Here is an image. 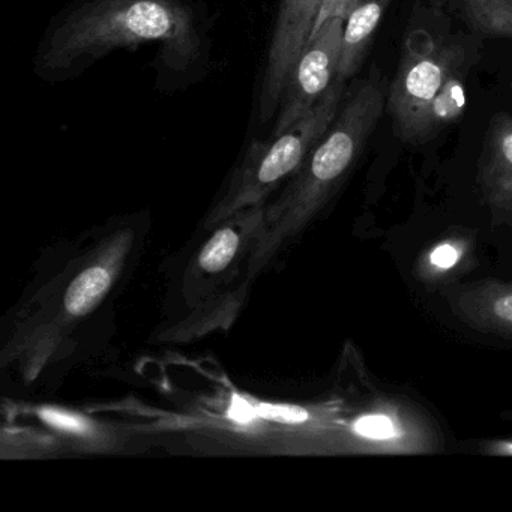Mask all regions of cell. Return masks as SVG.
<instances>
[{
    "label": "cell",
    "mask_w": 512,
    "mask_h": 512,
    "mask_svg": "<svg viewBox=\"0 0 512 512\" xmlns=\"http://www.w3.org/2000/svg\"><path fill=\"white\" fill-rule=\"evenodd\" d=\"M158 43L175 73L193 68L203 53L196 14L182 0H85L44 38L38 71L49 79L85 70L116 49Z\"/></svg>",
    "instance_id": "1"
},
{
    "label": "cell",
    "mask_w": 512,
    "mask_h": 512,
    "mask_svg": "<svg viewBox=\"0 0 512 512\" xmlns=\"http://www.w3.org/2000/svg\"><path fill=\"white\" fill-rule=\"evenodd\" d=\"M478 52L473 37L433 38L422 29L407 37L386 98V112L403 142H430L461 118Z\"/></svg>",
    "instance_id": "2"
},
{
    "label": "cell",
    "mask_w": 512,
    "mask_h": 512,
    "mask_svg": "<svg viewBox=\"0 0 512 512\" xmlns=\"http://www.w3.org/2000/svg\"><path fill=\"white\" fill-rule=\"evenodd\" d=\"M343 49V19L323 23L310 37L307 47L293 67L283 95L272 136L284 133L307 115L337 80Z\"/></svg>",
    "instance_id": "3"
},
{
    "label": "cell",
    "mask_w": 512,
    "mask_h": 512,
    "mask_svg": "<svg viewBox=\"0 0 512 512\" xmlns=\"http://www.w3.org/2000/svg\"><path fill=\"white\" fill-rule=\"evenodd\" d=\"M323 0H281L259 100L260 122L280 107L284 86L313 34Z\"/></svg>",
    "instance_id": "4"
},
{
    "label": "cell",
    "mask_w": 512,
    "mask_h": 512,
    "mask_svg": "<svg viewBox=\"0 0 512 512\" xmlns=\"http://www.w3.org/2000/svg\"><path fill=\"white\" fill-rule=\"evenodd\" d=\"M482 197L494 217L512 221V118L497 113L485 133L478 166Z\"/></svg>",
    "instance_id": "5"
},
{
    "label": "cell",
    "mask_w": 512,
    "mask_h": 512,
    "mask_svg": "<svg viewBox=\"0 0 512 512\" xmlns=\"http://www.w3.org/2000/svg\"><path fill=\"white\" fill-rule=\"evenodd\" d=\"M454 313L476 331L512 338V283L481 280L452 296Z\"/></svg>",
    "instance_id": "6"
},
{
    "label": "cell",
    "mask_w": 512,
    "mask_h": 512,
    "mask_svg": "<svg viewBox=\"0 0 512 512\" xmlns=\"http://www.w3.org/2000/svg\"><path fill=\"white\" fill-rule=\"evenodd\" d=\"M389 2L391 0H353L350 4L343 17V49L338 82L346 83L358 73Z\"/></svg>",
    "instance_id": "7"
},
{
    "label": "cell",
    "mask_w": 512,
    "mask_h": 512,
    "mask_svg": "<svg viewBox=\"0 0 512 512\" xmlns=\"http://www.w3.org/2000/svg\"><path fill=\"white\" fill-rule=\"evenodd\" d=\"M478 34L512 38V0H446Z\"/></svg>",
    "instance_id": "8"
},
{
    "label": "cell",
    "mask_w": 512,
    "mask_h": 512,
    "mask_svg": "<svg viewBox=\"0 0 512 512\" xmlns=\"http://www.w3.org/2000/svg\"><path fill=\"white\" fill-rule=\"evenodd\" d=\"M110 287L106 269L91 268L82 272L65 293V308L74 316H85L97 307Z\"/></svg>",
    "instance_id": "9"
},
{
    "label": "cell",
    "mask_w": 512,
    "mask_h": 512,
    "mask_svg": "<svg viewBox=\"0 0 512 512\" xmlns=\"http://www.w3.org/2000/svg\"><path fill=\"white\" fill-rule=\"evenodd\" d=\"M238 244V235L232 229L220 230L200 253V266L208 272L223 271L232 262L238 250Z\"/></svg>",
    "instance_id": "10"
},
{
    "label": "cell",
    "mask_w": 512,
    "mask_h": 512,
    "mask_svg": "<svg viewBox=\"0 0 512 512\" xmlns=\"http://www.w3.org/2000/svg\"><path fill=\"white\" fill-rule=\"evenodd\" d=\"M464 257L463 241L445 239L434 245L425 257L424 269L428 274H445L454 269Z\"/></svg>",
    "instance_id": "11"
},
{
    "label": "cell",
    "mask_w": 512,
    "mask_h": 512,
    "mask_svg": "<svg viewBox=\"0 0 512 512\" xmlns=\"http://www.w3.org/2000/svg\"><path fill=\"white\" fill-rule=\"evenodd\" d=\"M353 431L362 439L373 440V442H389L400 437L397 424L386 413L362 416L353 424Z\"/></svg>",
    "instance_id": "12"
},
{
    "label": "cell",
    "mask_w": 512,
    "mask_h": 512,
    "mask_svg": "<svg viewBox=\"0 0 512 512\" xmlns=\"http://www.w3.org/2000/svg\"><path fill=\"white\" fill-rule=\"evenodd\" d=\"M257 415L268 421L281 422V424H301L308 419V412L301 407L280 406V404H257Z\"/></svg>",
    "instance_id": "13"
},
{
    "label": "cell",
    "mask_w": 512,
    "mask_h": 512,
    "mask_svg": "<svg viewBox=\"0 0 512 512\" xmlns=\"http://www.w3.org/2000/svg\"><path fill=\"white\" fill-rule=\"evenodd\" d=\"M41 419L59 430L73 431V433H83L86 430V422L83 419L77 418L76 415L71 413L62 412L56 409H43L40 410Z\"/></svg>",
    "instance_id": "14"
},
{
    "label": "cell",
    "mask_w": 512,
    "mask_h": 512,
    "mask_svg": "<svg viewBox=\"0 0 512 512\" xmlns=\"http://www.w3.org/2000/svg\"><path fill=\"white\" fill-rule=\"evenodd\" d=\"M227 416H229L232 421L238 422V424H248V422L259 418V415H257V407L248 403L245 398L239 397V395H233Z\"/></svg>",
    "instance_id": "15"
},
{
    "label": "cell",
    "mask_w": 512,
    "mask_h": 512,
    "mask_svg": "<svg viewBox=\"0 0 512 512\" xmlns=\"http://www.w3.org/2000/svg\"><path fill=\"white\" fill-rule=\"evenodd\" d=\"M352 2L353 0H323L319 17H317L316 25H314L313 34L323 23L328 22L329 19H334V17H341L343 19Z\"/></svg>",
    "instance_id": "16"
},
{
    "label": "cell",
    "mask_w": 512,
    "mask_h": 512,
    "mask_svg": "<svg viewBox=\"0 0 512 512\" xmlns=\"http://www.w3.org/2000/svg\"><path fill=\"white\" fill-rule=\"evenodd\" d=\"M497 454L512 455V443H500L496 448Z\"/></svg>",
    "instance_id": "17"
}]
</instances>
